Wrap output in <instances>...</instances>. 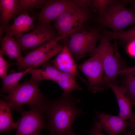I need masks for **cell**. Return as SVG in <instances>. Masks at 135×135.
<instances>
[{"instance_id":"cell-1","label":"cell","mask_w":135,"mask_h":135,"mask_svg":"<svg viewBox=\"0 0 135 135\" xmlns=\"http://www.w3.org/2000/svg\"><path fill=\"white\" fill-rule=\"evenodd\" d=\"M79 99L62 94L59 98L50 102L46 112L48 126L52 135H66L72 131L73 122L78 116L84 114L76 106Z\"/></svg>"},{"instance_id":"cell-2","label":"cell","mask_w":135,"mask_h":135,"mask_svg":"<svg viewBox=\"0 0 135 135\" xmlns=\"http://www.w3.org/2000/svg\"><path fill=\"white\" fill-rule=\"evenodd\" d=\"M38 83L31 79L18 84L6 98L12 110H20L23 105L28 104L31 108L38 109L42 112H46L50 101L42 93Z\"/></svg>"},{"instance_id":"cell-3","label":"cell","mask_w":135,"mask_h":135,"mask_svg":"<svg viewBox=\"0 0 135 135\" xmlns=\"http://www.w3.org/2000/svg\"><path fill=\"white\" fill-rule=\"evenodd\" d=\"M92 0H74L73 4L55 20L54 28L59 36L65 37L86 26L92 18L90 9Z\"/></svg>"},{"instance_id":"cell-4","label":"cell","mask_w":135,"mask_h":135,"mask_svg":"<svg viewBox=\"0 0 135 135\" xmlns=\"http://www.w3.org/2000/svg\"><path fill=\"white\" fill-rule=\"evenodd\" d=\"M102 32L101 27L86 26L70 35L66 45L75 60L90 54L96 48Z\"/></svg>"},{"instance_id":"cell-5","label":"cell","mask_w":135,"mask_h":135,"mask_svg":"<svg viewBox=\"0 0 135 135\" xmlns=\"http://www.w3.org/2000/svg\"><path fill=\"white\" fill-rule=\"evenodd\" d=\"M123 0H112L105 10L98 16V22L102 27L118 32L135 24V12L126 8Z\"/></svg>"},{"instance_id":"cell-6","label":"cell","mask_w":135,"mask_h":135,"mask_svg":"<svg viewBox=\"0 0 135 135\" xmlns=\"http://www.w3.org/2000/svg\"><path fill=\"white\" fill-rule=\"evenodd\" d=\"M90 55L89 58L77 66L88 79V90L94 93L103 90L106 84L103 75V50L100 43Z\"/></svg>"},{"instance_id":"cell-7","label":"cell","mask_w":135,"mask_h":135,"mask_svg":"<svg viewBox=\"0 0 135 135\" xmlns=\"http://www.w3.org/2000/svg\"><path fill=\"white\" fill-rule=\"evenodd\" d=\"M65 38L59 36L29 52L15 64L18 66L19 70L22 71L44 64L60 52L64 46L58 42Z\"/></svg>"},{"instance_id":"cell-8","label":"cell","mask_w":135,"mask_h":135,"mask_svg":"<svg viewBox=\"0 0 135 135\" xmlns=\"http://www.w3.org/2000/svg\"><path fill=\"white\" fill-rule=\"evenodd\" d=\"M59 36L50 24L40 23L32 31L16 38V40L21 48L32 49L36 48Z\"/></svg>"},{"instance_id":"cell-9","label":"cell","mask_w":135,"mask_h":135,"mask_svg":"<svg viewBox=\"0 0 135 135\" xmlns=\"http://www.w3.org/2000/svg\"><path fill=\"white\" fill-rule=\"evenodd\" d=\"M112 40L105 30L103 29L99 40L103 49L104 79L107 84L108 82L114 83L118 72L122 70L120 60L114 54L113 46L110 42Z\"/></svg>"},{"instance_id":"cell-10","label":"cell","mask_w":135,"mask_h":135,"mask_svg":"<svg viewBox=\"0 0 135 135\" xmlns=\"http://www.w3.org/2000/svg\"><path fill=\"white\" fill-rule=\"evenodd\" d=\"M20 110L21 116L16 122V135H39L46 126L43 113L36 108H31L27 111Z\"/></svg>"},{"instance_id":"cell-11","label":"cell","mask_w":135,"mask_h":135,"mask_svg":"<svg viewBox=\"0 0 135 135\" xmlns=\"http://www.w3.org/2000/svg\"><path fill=\"white\" fill-rule=\"evenodd\" d=\"M74 0H47L38 16L40 23L49 24L55 20L73 4Z\"/></svg>"},{"instance_id":"cell-12","label":"cell","mask_w":135,"mask_h":135,"mask_svg":"<svg viewBox=\"0 0 135 135\" xmlns=\"http://www.w3.org/2000/svg\"><path fill=\"white\" fill-rule=\"evenodd\" d=\"M97 120L101 129L109 135H117L126 132V128L130 126V122L118 116H114L104 112H95Z\"/></svg>"},{"instance_id":"cell-13","label":"cell","mask_w":135,"mask_h":135,"mask_svg":"<svg viewBox=\"0 0 135 135\" xmlns=\"http://www.w3.org/2000/svg\"><path fill=\"white\" fill-rule=\"evenodd\" d=\"M52 63L56 68L61 72L72 74L88 85V83L80 75L78 71V65L66 45L63 46L62 50L52 61Z\"/></svg>"},{"instance_id":"cell-14","label":"cell","mask_w":135,"mask_h":135,"mask_svg":"<svg viewBox=\"0 0 135 135\" xmlns=\"http://www.w3.org/2000/svg\"><path fill=\"white\" fill-rule=\"evenodd\" d=\"M107 84L112 90L116 97L120 110L118 116L126 120H132L134 118L132 109L133 104L127 94L125 87L118 86L110 82L107 83Z\"/></svg>"},{"instance_id":"cell-15","label":"cell","mask_w":135,"mask_h":135,"mask_svg":"<svg viewBox=\"0 0 135 135\" xmlns=\"http://www.w3.org/2000/svg\"><path fill=\"white\" fill-rule=\"evenodd\" d=\"M35 19L34 18L30 16L27 12L24 11L15 19L12 25H8L4 30L6 34L16 38L20 37L34 29Z\"/></svg>"},{"instance_id":"cell-16","label":"cell","mask_w":135,"mask_h":135,"mask_svg":"<svg viewBox=\"0 0 135 135\" xmlns=\"http://www.w3.org/2000/svg\"><path fill=\"white\" fill-rule=\"evenodd\" d=\"M43 65L40 69L33 68L29 72L31 75V79L38 83L44 80H47L56 83L60 77L62 72L56 68L52 63L47 62Z\"/></svg>"},{"instance_id":"cell-17","label":"cell","mask_w":135,"mask_h":135,"mask_svg":"<svg viewBox=\"0 0 135 135\" xmlns=\"http://www.w3.org/2000/svg\"><path fill=\"white\" fill-rule=\"evenodd\" d=\"M10 35L6 34L0 38V53L10 59H14L17 62L22 58L20 48L16 40Z\"/></svg>"},{"instance_id":"cell-18","label":"cell","mask_w":135,"mask_h":135,"mask_svg":"<svg viewBox=\"0 0 135 135\" xmlns=\"http://www.w3.org/2000/svg\"><path fill=\"white\" fill-rule=\"evenodd\" d=\"M1 28L3 30L8 25L10 20L20 11L18 0H0Z\"/></svg>"},{"instance_id":"cell-19","label":"cell","mask_w":135,"mask_h":135,"mask_svg":"<svg viewBox=\"0 0 135 135\" xmlns=\"http://www.w3.org/2000/svg\"><path fill=\"white\" fill-rule=\"evenodd\" d=\"M11 107L6 100L0 102V131L9 132L16 128V122H14Z\"/></svg>"},{"instance_id":"cell-20","label":"cell","mask_w":135,"mask_h":135,"mask_svg":"<svg viewBox=\"0 0 135 135\" xmlns=\"http://www.w3.org/2000/svg\"><path fill=\"white\" fill-rule=\"evenodd\" d=\"M76 77L71 74L62 72L60 77L56 83L62 90L63 94L70 95L74 91L83 90L78 84Z\"/></svg>"},{"instance_id":"cell-21","label":"cell","mask_w":135,"mask_h":135,"mask_svg":"<svg viewBox=\"0 0 135 135\" xmlns=\"http://www.w3.org/2000/svg\"><path fill=\"white\" fill-rule=\"evenodd\" d=\"M33 68H30L18 72H13L7 76L2 80V86L1 92L2 93L10 92L18 84L20 79L29 72Z\"/></svg>"},{"instance_id":"cell-22","label":"cell","mask_w":135,"mask_h":135,"mask_svg":"<svg viewBox=\"0 0 135 135\" xmlns=\"http://www.w3.org/2000/svg\"><path fill=\"white\" fill-rule=\"evenodd\" d=\"M108 33L112 40L118 39L124 42L128 43L135 40V25L126 31L113 32L108 31Z\"/></svg>"},{"instance_id":"cell-23","label":"cell","mask_w":135,"mask_h":135,"mask_svg":"<svg viewBox=\"0 0 135 135\" xmlns=\"http://www.w3.org/2000/svg\"><path fill=\"white\" fill-rule=\"evenodd\" d=\"M126 78L124 86L127 94L132 102L135 98V71L125 75Z\"/></svg>"},{"instance_id":"cell-24","label":"cell","mask_w":135,"mask_h":135,"mask_svg":"<svg viewBox=\"0 0 135 135\" xmlns=\"http://www.w3.org/2000/svg\"><path fill=\"white\" fill-rule=\"evenodd\" d=\"M46 0H19L18 4L20 11L30 10L42 7L46 2Z\"/></svg>"},{"instance_id":"cell-25","label":"cell","mask_w":135,"mask_h":135,"mask_svg":"<svg viewBox=\"0 0 135 135\" xmlns=\"http://www.w3.org/2000/svg\"><path fill=\"white\" fill-rule=\"evenodd\" d=\"M112 0H92L91 7L98 12V16L103 13L105 10Z\"/></svg>"},{"instance_id":"cell-26","label":"cell","mask_w":135,"mask_h":135,"mask_svg":"<svg viewBox=\"0 0 135 135\" xmlns=\"http://www.w3.org/2000/svg\"><path fill=\"white\" fill-rule=\"evenodd\" d=\"M0 53V76L2 80L7 76L9 63Z\"/></svg>"},{"instance_id":"cell-27","label":"cell","mask_w":135,"mask_h":135,"mask_svg":"<svg viewBox=\"0 0 135 135\" xmlns=\"http://www.w3.org/2000/svg\"><path fill=\"white\" fill-rule=\"evenodd\" d=\"M101 129L97 120H95L92 130L88 132L90 135H104L102 132ZM123 135H133L131 132L127 131L123 133Z\"/></svg>"},{"instance_id":"cell-28","label":"cell","mask_w":135,"mask_h":135,"mask_svg":"<svg viewBox=\"0 0 135 135\" xmlns=\"http://www.w3.org/2000/svg\"><path fill=\"white\" fill-rule=\"evenodd\" d=\"M126 50L128 54L135 57V40H132L127 43Z\"/></svg>"},{"instance_id":"cell-29","label":"cell","mask_w":135,"mask_h":135,"mask_svg":"<svg viewBox=\"0 0 135 135\" xmlns=\"http://www.w3.org/2000/svg\"><path fill=\"white\" fill-rule=\"evenodd\" d=\"M134 71H135V66L132 67L122 69L118 72V74L125 76L130 72Z\"/></svg>"},{"instance_id":"cell-30","label":"cell","mask_w":135,"mask_h":135,"mask_svg":"<svg viewBox=\"0 0 135 135\" xmlns=\"http://www.w3.org/2000/svg\"><path fill=\"white\" fill-rule=\"evenodd\" d=\"M134 118L133 120L130 121V126L132 129L131 131L133 135H135V112L134 113Z\"/></svg>"},{"instance_id":"cell-31","label":"cell","mask_w":135,"mask_h":135,"mask_svg":"<svg viewBox=\"0 0 135 135\" xmlns=\"http://www.w3.org/2000/svg\"><path fill=\"white\" fill-rule=\"evenodd\" d=\"M128 3H131L132 8V10L135 12V0H129Z\"/></svg>"},{"instance_id":"cell-32","label":"cell","mask_w":135,"mask_h":135,"mask_svg":"<svg viewBox=\"0 0 135 135\" xmlns=\"http://www.w3.org/2000/svg\"><path fill=\"white\" fill-rule=\"evenodd\" d=\"M66 135H77L74 133L72 131L68 132Z\"/></svg>"},{"instance_id":"cell-33","label":"cell","mask_w":135,"mask_h":135,"mask_svg":"<svg viewBox=\"0 0 135 135\" xmlns=\"http://www.w3.org/2000/svg\"><path fill=\"white\" fill-rule=\"evenodd\" d=\"M132 104L133 105H134L135 106V98L132 101Z\"/></svg>"}]
</instances>
